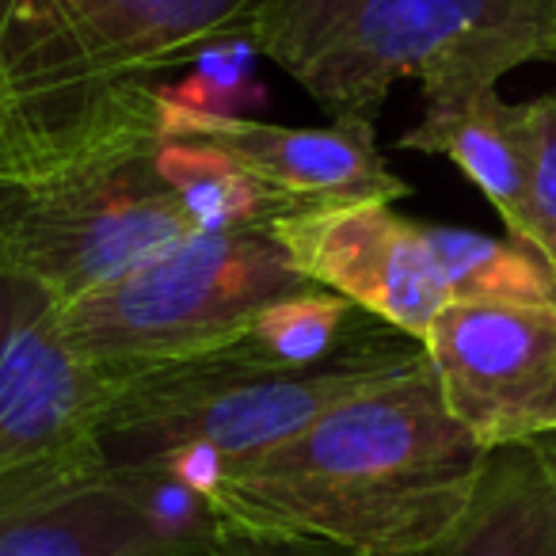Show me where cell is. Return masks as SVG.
Returning <instances> with one entry per match:
<instances>
[{"mask_svg": "<svg viewBox=\"0 0 556 556\" xmlns=\"http://www.w3.org/2000/svg\"><path fill=\"white\" fill-rule=\"evenodd\" d=\"M484 457L424 358L229 462L210 503L217 530L313 538L355 556H424L465 510Z\"/></svg>", "mask_w": 556, "mask_h": 556, "instance_id": "cell-1", "label": "cell"}, {"mask_svg": "<svg viewBox=\"0 0 556 556\" xmlns=\"http://www.w3.org/2000/svg\"><path fill=\"white\" fill-rule=\"evenodd\" d=\"M255 0H0V187L161 138V85Z\"/></svg>", "mask_w": 556, "mask_h": 556, "instance_id": "cell-2", "label": "cell"}, {"mask_svg": "<svg viewBox=\"0 0 556 556\" xmlns=\"http://www.w3.org/2000/svg\"><path fill=\"white\" fill-rule=\"evenodd\" d=\"M248 39L332 118L374 123L396 80L442 100L556 62V0H255Z\"/></svg>", "mask_w": 556, "mask_h": 556, "instance_id": "cell-3", "label": "cell"}, {"mask_svg": "<svg viewBox=\"0 0 556 556\" xmlns=\"http://www.w3.org/2000/svg\"><path fill=\"white\" fill-rule=\"evenodd\" d=\"M424 358V343L396 328L325 366H282L244 336L229 348L118 378L100 419L103 465L138 469L176 454H206L225 469Z\"/></svg>", "mask_w": 556, "mask_h": 556, "instance_id": "cell-4", "label": "cell"}, {"mask_svg": "<svg viewBox=\"0 0 556 556\" xmlns=\"http://www.w3.org/2000/svg\"><path fill=\"white\" fill-rule=\"evenodd\" d=\"M305 290L270 225L191 232L62 305V332L80 363L130 378L244 340L267 305Z\"/></svg>", "mask_w": 556, "mask_h": 556, "instance_id": "cell-5", "label": "cell"}, {"mask_svg": "<svg viewBox=\"0 0 556 556\" xmlns=\"http://www.w3.org/2000/svg\"><path fill=\"white\" fill-rule=\"evenodd\" d=\"M156 146V141H153ZM153 146L0 187V255L70 305L191 237Z\"/></svg>", "mask_w": 556, "mask_h": 556, "instance_id": "cell-6", "label": "cell"}, {"mask_svg": "<svg viewBox=\"0 0 556 556\" xmlns=\"http://www.w3.org/2000/svg\"><path fill=\"white\" fill-rule=\"evenodd\" d=\"M115 381L73 355L62 305L0 255V507L108 469L100 419Z\"/></svg>", "mask_w": 556, "mask_h": 556, "instance_id": "cell-7", "label": "cell"}, {"mask_svg": "<svg viewBox=\"0 0 556 556\" xmlns=\"http://www.w3.org/2000/svg\"><path fill=\"white\" fill-rule=\"evenodd\" d=\"M424 351L450 416L484 450L556 434V302H454Z\"/></svg>", "mask_w": 556, "mask_h": 556, "instance_id": "cell-8", "label": "cell"}, {"mask_svg": "<svg viewBox=\"0 0 556 556\" xmlns=\"http://www.w3.org/2000/svg\"><path fill=\"white\" fill-rule=\"evenodd\" d=\"M270 232L313 287L348 298L419 343L450 305L431 225L396 214L393 202H348L287 214L270 222Z\"/></svg>", "mask_w": 556, "mask_h": 556, "instance_id": "cell-9", "label": "cell"}, {"mask_svg": "<svg viewBox=\"0 0 556 556\" xmlns=\"http://www.w3.org/2000/svg\"><path fill=\"white\" fill-rule=\"evenodd\" d=\"M161 138H199L229 153L282 206V217L348 202H396L408 194V184L389 172L366 118H336L332 126L184 118Z\"/></svg>", "mask_w": 556, "mask_h": 556, "instance_id": "cell-10", "label": "cell"}, {"mask_svg": "<svg viewBox=\"0 0 556 556\" xmlns=\"http://www.w3.org/2000/svg\"><path fill=\"white\" fill-rule=\"evenodd\" d=\"M396 149L446 156L503 217L510 240L530 248V141L522 103L495 88L427 100L419 126L401 134Z\"/></svg>", "mask_w": 556, "mask_h": 556, "instance_id": "cell-11", "label": "cell"}, {"mask_svg": "<svg viewBox=\"0 0 556 556\" xmlns=\"http://www.w3.org/2000/svg\"><path fill=\"white\" fill-rule=\"evenodd\" d=\"M0 556H172L115 469L0 507Z\"/></svg>", "mask_w": 556, "mask_h": 556, "instance_id": "cell-12", "label": "cell"}, {"mask_svg": "<svg viewBox=\"0 0 556 556\" xmlns=\"http://www.w3.org/2000/svg\"><path fill=\"white\" fill-rule=\"evenodd\" d=\"M424 556H556V472L538 446L488 450L465 510Z\"/></svg>", "mask_w": 556, "mask_h": 556, "instance_id": "cell-13", "label": "cell"}, {"mask_svg": "<svg viewBox=\"0 0 556 556\" xmlns=\"http://www.w3.org/2000/svg\"><path fill=\"white\" fill-rule=\"evenodd\" d=\"M153 164L194 232L255 229L282 217V206L217 146L199 138H156Z\"/></svg>", "mask_w": 556, "mask_h": 556, "instance_id": "cell-14", "label": "cell"}, {"mask_svg": "<svg viewBox=\"0 0 556 556\" xmlns=\"http://www.w3.org/2000/svg\"><path fill=\"white\" fill-rule=\"evenodd\" d=\"M439 270L454 302H556V270L518 240L431 225Z\"/></svg>", "mask_w": 556, "mask_h": 556, "instance_id": "cell-15", "label": "cell"}, {"mask_svg": "<svg viewBox=\"0 0 556 556\" xmlns=\"http://www.w3.org/2000/svg\"><path fill=\"white\" fill-rule=\"evenodd\" d=\"M389 325L351 305L332 290H305L267 305L248 328V340L282 366H325L363 348Z\"/></svg>", "mask_w": 556, "mask_h": 556, "instance_id": "cell-16", "label": "cell"}, {"mask_svg": "<svg viewBox=\"0 0 556 556\" xmlns=\"http://www.w3.org/2000/svg\"><path fill=\"white\" fill-rule=\"evenodd\" d=\"M255 58L260 50L248 35L210 42L184 77L161 85V134L184 118H252L267 103Z\"/></svg>", "mask_w": 556, "mask_h": 556, "instance_id": "cell-17", "label": "cell"}, {"mask_svg": "<svg viewBox=\"0 0 556 556\" xmlns=\"http://www.w3.org/2000/svg\"><path fill=\"white\" fill-rule=\"evenodd\" d=\"M115 472L138 500L141 515L156 530V538L172 548V556H210L217 541V515L206 492L179 480L176 472L156 469V465Z\"/></svg>", "mask_w": 556, "mask_h": 556, "instance_id": "cell-18", "label": "cell"}, {"mask_svg": "<svg viewBox=\"0 0 556 556\" xmlns=\"http://www.w3.org/2000/svg\"><path fill=\"white\" fill-rule=\"evenodd\" d=\"M530 141V248L556 270V92L522 103Z\"/></svg>", "mask_w": 556, "mask_h": 556, "instance_id": "cell-19", "label": "cell"}, {"mask_svg": "<svg viewBox=\"0 0 556 556\" xmlns=\"http://www.w3.org/2000/svg\"><path fill=\"white\" fill-rule=\"evenodd\" d=\"M210 556H355V553L328 545V541H313V538L217 530V541H214V548H210Z\"/></svg>", "mask_w": 556, "mask_h": 556, "instance_id": "cell-20", "label": "cell"}, {"mask_svg": "<svg viewBox=\"0 0 556 556\" xmlns=\"http://www.w3.org/2000/svg\"><path fill=\"white\" fill-rule=\"evenodd\" d=\"M533 446H538V454L545 457L548 469L556 472V434H548V439H538V442H533Z\"/></svg>", "mask_w": 556, "mask_h": 556, "instance_id": "cell-21", "label": "cell"}]
</instances>
